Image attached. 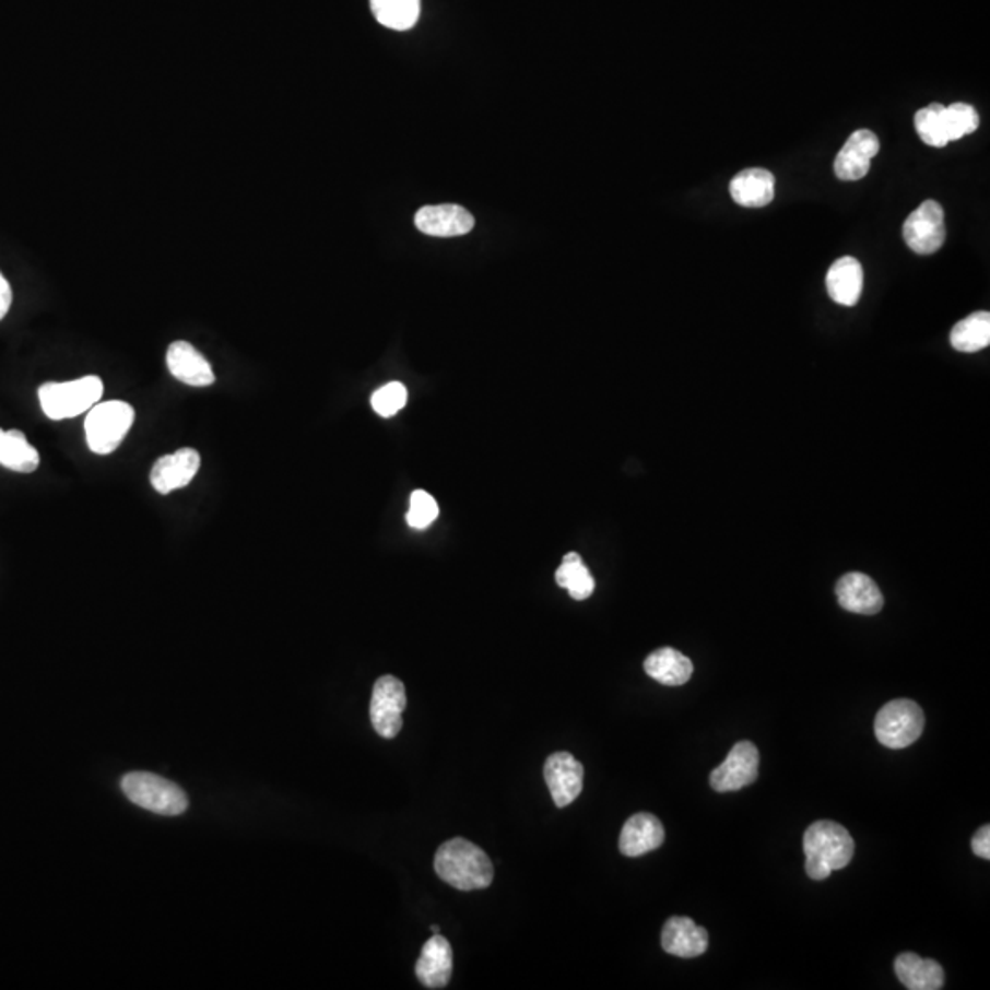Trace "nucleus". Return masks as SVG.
I'll return each instance as SVG.
<instances>
[{
	"label": "nucleus",
	"instance_id": "obj_1",
	"mask_svg": "<svg viewBox=\"0 0 990 990\" xmlns=\"http://www.w3.org/2000/svg\"><path fill=\"white\" fill-rule=\"evenodd\" d=\"M435 873L461 892L488 888L494 881V862L467 838H451L435 853Z\"/></svg>",
	"mask_w": 990,
	"mask_h": 990
},
{
	"label": "nucleus",
	"instance_id": "obj_2",
	"mask_svg": "<svg viewBox=\"0 0 990 990\" xmlns=\"http://www.w3.org/2000/svg\"><path fill=\"white\" fill-rule=\"evenodd\" d=\"M805 873L813 881H824L833 871L844 870L855 855V842L844 825L820 820L809 825L803 835Z\"/></svg>",
	"mask_w": 990,
	"mask_h": 990
},
{
	"label": "nucleus",
	"instance_id": "obj_3",
	"mask_svg": "<svg viewBox=\"0 0 990 990\" xmlns=\"http://www.w3.org/2000/svg\"><path fill=\"white\" fill-rule=\"evenodd\" d=\"M103 391L102 378L89 375L72 381H48L37 393L43 413L51 421H64L91 411L102 402Z\"/></svg>",
	"mask_w": 990,
	"mask_h": 990
},
{
	"label": "nucleus",
	"instance_id": "obj_4",
	"mask_svg": "<svg viewBox=\"0 0 990 990\" xmlns=\"http://www.w3.org/2000/svg\"><path fill=\"white\" fill-rule=\"evenodd\" d=\"M134 424V408L121 400L97 402L85 419L86 445L96 456H108L123 443Z\"/></svg>",
	"mask_w": 990,
	"mask_h": 990
},
{
	"label": "nucleus",
	"instance_id": "obj_5",
	"mask_svg": "<svg viewBox=\"0 0 990 990\" xmlns=\"http://www.w3.org/2000/svg\"><path fill=\"white\" fill-rule=\"evenodd\" d=\"M121 791L138 808L148 809L151 813L178 816L188 809V797L180 787L151 773L123 776Z\"/></svg>",
	"mask_w": 990,
	"mask_h": 990
},
{
	"label": "nucleus",
	"instance_id": "obj_6",
	"mask_svg": "<svg viewBox=\"0 0 990 990\" xmlns=\"http://www.w3.org/2000/svg\"><path fill=\"white\" fill-rule=\"evenodd\" d=\"M924 730V711L910 699L889 700L875 718L879 743L888 749H906L921 738Z\"/></svg>",
	"mask_w": 990,
	"mask_h": 990
},
{
	"label": "nucleus",
	"instance_id": "obj_7",
	"mask_svg": "<svg viewBox=\"0 0 990 990\" xmlns=\"http://www.w3.org/2000/svg\"><path fill=\"white\" fill-rule=\"evenodd\" d=\"M405 706H408V697H405L404 683L393 675H384L378 679L373 688V697H370L369 711L373 729L386 740L397 738L404 724L402 714H404Z\"/></svg>",
	"mask_w": 990,
	"mask_h": 990
},
{
	"label": "nucleus",
	"instance_id": "obj_8",
	"mask_svg": "<svg viewBox=\"0 0 990 990\" xmlns=\"http://www.w3.org/2000/svg\"><path fill=\"white\" fill-rule=\"evenodd\" d=\"M905 243L917 256H932L945 245V213L940 202L924 200L910 216L906 219Z\"/></svg>",
	"mask_w": 990,
	"mask_h": 990
},
{
	"label": "nucleus",
	"instance_id": "obj_9",
	"mask_svg": "<svg viewBox=\"0 0 990 990\" xmlns=\"http://www.w3.org/2000/svg\"><path fill=\"white\" fill-rule=\"evenodd\" d=\"M759 773V752L751 741H740L729 756L710 775L714 791L734 792L756 781Z\"/></svg>",
	"mask_w": 990,
	"mask_h": 990
},
{
	"label": "nucleus",
	"instance_id": "obj_10",
	"mask_svg": "<svg viewBox=\"0 0 990 990\" xmlns=\"http://www.w3.org/2000/svg\"><path fill=\"white\" fill-rule=\"evenodd\" d=\"M543 776L558 808H567L580 797L584 789V765L569 752H556L546 757Z\"/></svg>",
	"mask_w": 990,
	"mask_h": 990
},
{
	"label": "nucleus",
	"instance_id": "obj_11",
	"mask_svg": "<svg viewBox=\"0 0 990 990\" xmlns=\"http://www.w3.org/2000/svg\"><path fill=\"white\" fill-rule=\"evenodd\" d=\"M200 462H202L200 453L193 448H180L175 453L160 457L151 468V475H149L151 486L162 495L184 488L199 473Z\"/></svg>",
	"mask_w": 990,
	"mask_h": 990
},
{
	"label": "nucleus",
	"instance_id": "obj_12",
	"mask_svg": "<svg viewBox=\"0 0 990 990\" xmlns=\"http://www.w3.org/2000/svg\"><path fill=\"white\" fill-rule=\"evenodd\" d=\"M165 364L178 381L191 388H208L215 384V373L204 354L189 342H173L167 347Z\"/></svg>",
	"mask_w": 990,
	"mask_h": 990
},
{
	"label": "nucleus",
	"instance_id": "obj_13",
	"mask_svg": "<svg viewBox=\"0 0 990 990\" xmlns=\"http://www.w3.org/2000/svg\"><path fill=\"white\" fill-rule=\"evenodd\" d=\"M881 149L879 138L868 129H860L848 138L842 151L835 160V175L844 182H857L870 172L871 160Z\"/></svg>",
	"mask_w": 990,
	"mask_h": 990
},
{
	"label": "nucleus",
	"instance_id": "obj_14",
	"mask_svg": "<svg viewBox=\"0 0 990 990\" xmlns=\"http://www.w3.org/2000/svg\"><path fill=\"white\" fill-rule=\"evenodd\" d=\"M838 603L842 610L857 615H876L884 608V597L873 578L864 573H848L838 580Z\"/></svg>",
	"mask_w": 990,
	"mask_h": 990
},
{
	"label": "nucleus",
	"instance_id": "obj_15",
	"mask_svg": "<svg viewBox=\"0 0 990 990\" xmlns=\"http://www.w3.org/2000/svg\"><path fill=\"white\" fill-rule=\"evenodd\" d=\"M416 228L432 237H459L473 229L472 213L457 204L426 205L416 211Z\"/></svg>",
	"mask_w": 990,
	"mask_h": 990
},
{
	"label": "nucleus",
	"instance_id": "obj_16",
	"mask_svg": "<svg viewBox=\"0 0 990 990\" xmlns=\"http://www.w3.org/2000/svg\"><path fill=\"white\" fill-rule=\"evenodd\" d=\"M416 978L426 989H445L450 983L453 973V952L451 945L440 933H435L422 946L421 957L416 962Z\"/></svg>",
	"mask_w": 990,
	"mask_h": 990
},
{
	"label": "nucleus",
	"instance_id": "obj_17",
	"mask_svg": "<svg viewBox=\"0 0 990 990\" xmlns=\"http://www.w3.org/2000/svg\"><path fill=\"white\" fill-rule=\"evenodd\" d=\"M660 943L672 956L697 957L708 948V932L690 917H672L662 928Z\"/></svg>",
	"mask_w": 990,
	"mask_h": 990
},
{
	"label": "nucleus",
	"instance_id": "obj_18",
	"mask_svg": "<svg viewBox=\"0 0 990 990\" xmlns=\"http://www.w3.org/2000/svg\"><path fill=\"white\" fill-rule=\"evenodd\" d=\"M664 844V827L653 814H633L622 827L618 848L626 857H643Z\"/></svg>",
	"mask_w": 990,
	"mask_h": 990
},
{
	"label": "nucleus",
	"instance_id": "obj_19",
	"mask_svg": "<svg viewBox=\"0 0 990 990\" xmlns=\"http://www.w3.org/2000/svg\"><path fill=\"white\" fill-rule=\"evenodd\" d=\"M827 294L833 302L844 307H853L859 303L864 288V270L855 257H840L833 262L825 278Z\"/></svg>",
	"mask_w": 990,
	"mask_h": 990
},
{
	"label": "nucleus",
	"instance_id": "obj_20",
	"mask_svg": "<svg viewBox=\"0 0 990 990\" xmlns=\"http://www.w3.org/2000/svg\"><path fill=\"white\" fill-rule=\"evenodd\" d=\"M776 178L759 167L743 169L730 182V195L743 208H765L775 200Z\"/></svg>",
	"mask_w": 990,
	"mask_h": 990
},
{
	"label": "nucleus",
	"instance_id": "obj_21",
	"mask_svg": "<svg viewBox=\"0 0 990 990\" xmlns=\"http://www.w3.org/2000/svg\"><path fill=\"white\" fill-rule=\"evenodd\" d=\"M900 983L910 990H940L945 985V973L940 963L922 959L914 952L900 954L894 963Z\"/></svg>",
	"mask_w": 990,
	"mask_h": 990
},
{
	"label": "nucleus",
	"instance_id": "obj_22",
	"mask_svg": "<svg viewBox=\"0 0 990 990\" xmlns=\"http://www.w3.org/2000/svg\"><path fill=\"white\" fill-rule=\"evenodd\" d=\"M644 670L664 686H683L692 679L694 664L677 649L660 648L644 660Z\"/></svg>",
	"mask_w": 990,
	"mask_h": 990
},
{
	"label": "nucleus",
	"instance_id": "obj_23",
	"mask_svg": "<svg viewBox=\"0 0 990 990\" xmlns=\"http://www.w3.org/2000/svg\"><path fill=\"white\" fill-rule=\"evenodd\" d=\"M39 451L30 445L19 429H0V464L19 473H32L39 468Z\"/></svg>",
	"mask_w": 990,
	"mask_h": 990
},
{
	"label": "nucleus",
	"instance_id": "obj_24",
	"mask_svg": "<svg viewBox=\"0 0 990 990\" xmlns=\"http://www.w3.org/2000/svg\"><path fill=\"white\" fill-rule=\"evenodd\" d=\"M952 347L959 353H978L981 349L989 347L990 343V314L974 313L968 318L954 325L951 332Z\"/></svg>",
	"mask_w": 990,
	"mask_h": 990
},
{
	"label": "nucleus",
	"instance_id": "obj_25",
	"mask_svg": "<svg viewBox=\"0 0 990 990\" xmlns=\"http://www.w3.org/2000/svg\"><path fill=\"white\" fill-rule=\"evenodd\" d=\"M376 21L386 28L410 30L421 15V0H370Z\"/></svg>",
	"mask_w": 990,
	"mask_h": 990
},
{
	"label": "nucleus",
	"instance_id": "obj_26",
	"mask_svg": "<svg viewBox=\"0 0 990 990\" xmlns=\"http://www.w3.org/2000/svg\"><path fill=\"white\" fill-rule=\"evenodd\" d=\"M556 581L559 587L567 589L575 600H586L594 591V578L581 562L580 554H565L564 562L556 570Z\"/></svg>",
	"mask_w": 990,
	"mask_h": 990
},
{
	"label": "nucleus",
	"instance_id": "obj_27",
	"mask_svg": "<svg viewBox=\"0 0 990 990\" xmlns=\"http://www.w3.org/2000/svg\"><path fill=\"white\" fill-rule=\"evenodd\" d=\"M943 105L932 103L930 107L917 110L916 131L922 142L930 148H945L948 143L946 137L945 123H943Z\"/></svg>",
	"mask_w": 990,
	"mask_h": 990
},
{
	"label": "nucleus",
	"instance_id": "obj_28",
	"mask_svg": "<svg viewBox=\"0 0 990 990\" xmlns=\"http://www.w3.org/2000/svg\"><path fill=\"white\" fill-rule=\"evenodd\" d=\"M943 123H945L948 142L962 140L967 134H973L979 127V115L976 108L967 103H954L951 107L943 108Z\"/></svg>",
	"mask_w": 990,
	"mask_h": 990
},
{
	"label": "nucleus",
	"instance_id": "obj_29",
	"mask_svg": "<svg viewBox=\"0 0 990 990\" xmlns=\"http://www.w3.org/2000/svg\"><path fill=\"white\" fill-rule=\"evenodd\" d=\"M405 402H408V389H405L404 384H400V381L386 384L384 388L376 389L373 397H370L373 410H375L378 415L384 416V419L397 415V413L404 408Z\"/></svg>",
	"mask_w": 990,
	"mask_h": 990
},
{
	"label": "nucleus",
	"instance_id": "obj_30",
	"mask_svg": "<svg viewBox=\"0 0 990 990\" xmlns=\"http://www.w3.org/2000/svg\"><path fill=\"white\" fill-rule=\"evenodd\" d=\"M438 518V505L432 495L424 490H415L411 494L410 510L405 514V521L411 529H427Z\"/></svg>",
	"mask_w": 990,
	"mask_h": 990
},
{
	"label": "nucleus",
	"instance_id": "obj_31",
	"mask_svg": "<svg viewBox=\"0 0 990 990\" xmlns=\"http://www.w3.org/2000/svg\"><path fill=\"white\" fill-rule=\"evenodd\" d=\"M973 851L979 859H990V827L983 825L973 838Z\"/></svg>",
	"mask_w": 990,
	"mask_h": 990
},
{
	"label": "nucleus",
	"instance_id": "obj_32",
	"mask_svg": "<svg viewBox=\"0 0 990 990\" xmlns=\"http://www.w3.org/2000/svg\"><path fill=\"white\" fill-rule=\"evenodd\" d=\"M13 302L12 286L8 283L7 278L0 272V321L7 318Z\"/></svg>",
	"mask_w": 990,
	"mask_h": 990
},
{
	"label": "nucleus",
	"instance_id": "obj_33",
	"mask_svg": "<svg viewBox=\"0 0 990 990\" xmlns=\"http://www.w3.org/2000/svg\"><path fill=\"white\" fill-rule=\"evenodd\" d=\"M432 932H433V933H438V927H432Z\"/></svg>",
	"mask_w": 990,
	"mask_h": 990
}]
</instances>
